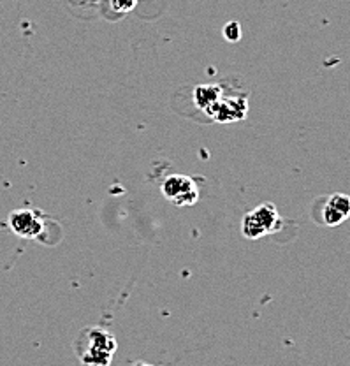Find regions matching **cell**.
Segmentation results:
<instances>
[{"instance_id": "1", "label": "cell", "mask_w": 350, "mask_h": 366, "mask_svg": "<svg viewBox=\"0 0 350 366\" xmlns=\"http://www.w3.org/2000/svg\"><path fill=\"white\" fill-rule=\"evenodd\" d=\"M83 341L85 345L79 351V359L86 366H107L119 347L114 334L102 327H88L83 331Z\"/></svg>"}, {"instance_id": "2", "label": "cell", "mask_w": 350, "mask_h": 366, "mask_svg": "<svg viewBox=\"0 0 350 366\" xmlns=\"http://www.w3.org/2000/svg\"><path fill=\"white\" fill-rule=\"evenodd\" d=\"M282 228V217L273 203H262L248 211L241 221V233L248 240H259L276 233Z\"/></svg>"}, {"instance_id": "3", "label": "cell", "mask_w": 350, "mask_h": 366, "mask_svg": "<svg viewBox=\"0 0 350 366\" xmlns=\"http://www.w3.org/2000/svg\"><path fill=\"white\" fill-rule=\"evenodd\" d=\"M162 194L176 207H192L199 201V189L196 181L185 174H171L161 187Z\"/></svg>"}, {"instance_id": "4", "label": "cell", "mask_w": 350, "mask_h": 366, "mask_svg": "<svg viewBox=\"0 0 350 366\" xmlns=\"http://www.w3.org/2000/svg\"><path fill=\"white\" fill-rule=\"evenodd\" d=\"M8 224L20 238H37L44 231V215L41 210H15L9 215Z\"/></svg>"}, {"instance_id": "5", "label": "cell", "mask_w": 350, "mask_h": 366, "mask_svg": "<svg viewBox=\"0 0 350 366\" xmlns=\"http://www.w3.org/2000/svg\"><path fill=\"white\" fill-rule=\"evenodd\" d=\"M248 103L245 97H224L222 96L210 110L206 111L208 117L213 118L220 124H232L240 122L247 117Z\"/></svg>"}, {"instance_id": "6", "label": "cell", "mask_w": 350, "mask_h": 366, "mask_svg": "<svg viewBox=\"0 0 350 366\" xmlns=\"http://www.w3.org/2000/svg\"><path fill=\"white\" fill-rule=\"evenodd\" d=\"M350 218V196L346 194H332L325 200L321 210L322 224L328 228H336Z\"/></svg>"}, {"instance_id": "7", "label": "cell", "mask_w": 350, "mask_h": 366, "mask_svg": "<svg viewBox=\"0 0 350 366\" xmlns=\"http://www.w3.org/2000/svg\"><path fill=\"white\" fill-rule=\"evenodd\" d=\"M222 96H224V92H222L220 85H215V83H211V85H201L194 90V103H196V106L199 110L208 111Z\"/></svg>"}, {"instance_id": "8", "label": "cell", "mask_w": 350, "mask_h": 366, "mask_svg": "<svg viewBox=\"0 0 350 366\" xmlns=\"http://www.w3.org/2000/svg\"><path fill=\"white\" fill-rule=\"evenodd\" d=\"M222 34H224V37L229 43H238L241 39V25L238 22H229L224 27V32Z\"/></svg>"}, {"instance_id": "9", "label": "cell", "mask_w": 350, "mask_h": 366, "mask_svg": "<svg viewBox=\"0 0 350 366\" xmlns=\"http://www.w3.org/2000/svg\"><path fill=\"white\" fill-rule=\"evenodd\" d=\"M111 6L114 11L127 13L134 8V0H111Z\"/></svg>"}, {"instance_id": "10", "label": "cell", "mask_w": 350, "mask_h": 366, "mask_svg": "<svg viewBox=\"0 0 350 366\" xmlns=\"http://www.w3.org/2000/svg\"><path fill=\"white\" fill-rule=\"evenodd\" d=\"M134 366H154V365H148V362H136Z\"/></svg>"}]
</instances>
